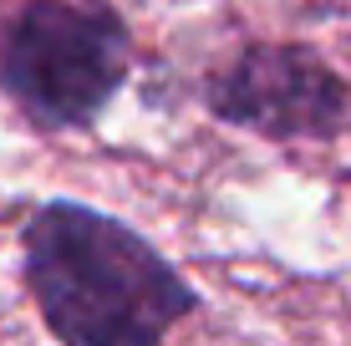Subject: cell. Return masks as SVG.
<instances>
[{
    "mask_svg": "<svg viewBox=\"0 0 351 346\" xmlns=\"http://www.w3.org/2000/svg\"><path fill=\"white\" fill-rule=\"evenodd\" d=\"M26 285L51 336L71 346H153L199 306L138 230L71 199L31 214Z\"/></svg>",
    "mask_w": 351,
    "mask_h": 346,
    "instance_id": "1",
    "label": "cell"
},
{
    "mask_svg": "<svg viewBox=\"0 0 351 346\" xmlns=\"http://www.w3.org/2000/svg\"><path fill=\"white\" fill-rule=\"evenodd\" d=\"M128 66L132 36L107 5L31 0L0 21V92L46 133L97 123Z\"/></svg>",
    "mask_w": 351,
    "mask_h": 346,
    "instance_id": "2",
    "label": "cell"
},
{
    "mask_svg": "<svg viewBox=\"0 0 351 346\" xmlns=\"http://www.w3.org/2000/svg\"><path fill=\"white\" fill-rule=\"evenodd\" d=\"M209 107L265 138H326L346 117V87L306 46H250L209 82Z\"/></svg>",
    "mask_w": 351,
    "mask_h": 346,
    "instance_id": "3",
    "label": "cell"
}]
</instances>
